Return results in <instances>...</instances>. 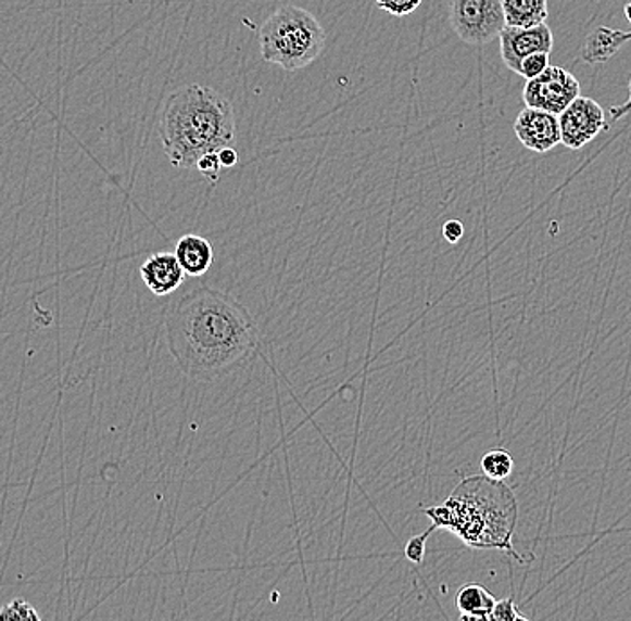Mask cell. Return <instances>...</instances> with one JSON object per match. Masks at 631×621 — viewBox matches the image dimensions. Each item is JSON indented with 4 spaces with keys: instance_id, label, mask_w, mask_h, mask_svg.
<instances>
[{
    "instance_id": "1",
    "label": "cell",
    "mask_w": 631,
    "mask_h": 621,
    "mask_svg": "<svg viewBox=\"0 0 631 621\" xmlns=\"http://www.w3.org/2000/svg\"><path fill=\"white\" fill-rule=\"evenodd\" d=\"M171 357L195 382H216L247 367L261 352L257 322L228 292L198 287L165 317Z\"/></svg>"
},
{
    "instance_id": "2",
    "label": "cell",
    "mask_w": 631,
    "mask_h": 621,
    "mask_svg": "<svg viewBox=\"0 0 631 621\" xmlns=\"http://www.w3.org/2000/svg\"><path fill=\"white\" fill-rule=\"evenodd\" d=\"M437 529H445L474 550H501L522 562L514 550L519 505L504 480L467 477L442 505L424 509Z\"/></svg>"
},
{
    "instance_id": "3",
    "label": "cell",
    "mask_w": 631,
    "mask_h": 621,
    "mask_svg": "<svg viewBox=\"0 0 631 621\" xmlns=\"http://www.w3.org/2000/svg\"><path fill=\"white\" fill-rule=\"evenodd\" d=\"M159 131L171 165L195 168L205 154L236 140L234 107L214 88L189 85L165 101Z\"/></svg>"
},
{
    "instance_id": "4",
    "label": "cell",
    "mask_w": 631,
    "mask_h": 621,
    "mask_svg": "<svg viewBox=\"0 0 631 621\" xmlns=\"http://www.w3.org/2000/svg\"><path fill=\"white\" fill-rule=\"evenodd\" d=\"M258 43L264 62L296 72L321 56L327 35L311 11L288 4L262 24Z\"/></svg>"
},
{
    "instance_id": "5",
    "label": "cell",
    "mask_w": 631,
    "mask_h": 621,
    "mask_svg": "<svg viewBox=\"0 0 631 621\" xmlns=\"http://www.w3.org/2000/svg\"><path fill=\"white\" fill-rule=\"evenodd\" d=\"M449 22L457 38L474 47L487 46L506 27L501 0H449Z\"/></svg>"
},
{
    "instance_id": "6",
    "label": "cell",
    "mask_w": 631,
    "mask_h": 621,
    "mask_svg": "<svg viewBox=\"0 0 631 621\" xmlns=\"http://www.w3.org/2000/svg\"><path fill=\"white\" fill-rule=\"evenodd\" d=\"M581 85L569 71L561 66L550 65L540 76L526 81L522 99L526 106L539 107L544 112L559 113L580 98Z\"/></svg>"
},
{
    "instance_id": "7",
    "label": "cell",
    "mask_w": 631,
    "mask_h": 621,
    "mask_svg": "<svg viewBox=\"0 0 631 621\" xmlns=\"http://www.w3.org/2000/svg\"><path fill=\"white\" fill-rule=\"evenodd\" d=\"M559 131L561 143L572 151H580L591 143L601 131L608 129L605 110L600 102L591 98H576L559 113Z\"/></svg>"
},
{
    "instance_id": "8",
    "label": "cell",
    "mask_w": 631,
    "mask_h": 621,
    "mask_svg": "<svg viewBox=\"0 0 631 621\" xmlns=\"http://www.w3.org/2000/svg\"><path fill=\"white\" fill-rule=\"evenodd\" d=\"M501 58L509 71L519 74L523 58L537 52H550L555 47V36L547 24L531 27H504L501 35Z\"/></svg>"
},
{
    "instance_id": "9",
    "label": "cell",
    "mask_w": 631,
    "mask_h": 621,
    "mask_svg": "<svg viewBox=\"0 0 631 621\" xmlns=\"http://www.w3.org/2000/svg\"><path fill=\"white\" fill-rule=\"evenodd\" d=\"M514 131L523 148L533 153H550L561 143L558 115L539 107H523L515 121Z\"/></svg>"
},
{
    "instance_id": "10",
    "label": "cell",
    "mask_w": 631,
    "mask_h": 621,
    "mask_svg": "<svg viewBox=\"0 0 631 621\" xmlns=\"http://www.w3.org/2000/svg\"><path fill=\"white\" fill-rule=\"evenodd\" d=\"M139 273L149 292H153L159 297L178 291L184 286L187 276L175 253H167V251L148 256V261L140 265Z\"/></svg>"
},
{
    "instance_id": "11",
    "label": "cell",
    "mask_w": 631,
    "mask_h": 621,
    "mask_svg": "<svg viewBox=\"0 0 631 621\" xmlns=\"http://www.w3.org/2000/svg\"><path fill=\"white\" fill-rule=\"evenodd\" d=\"M631 41V31H619L611 27H595L586 35L581 46V60L585 63H605L621 51L622 46Z\"/></svg>"
},
{
    "instance_id": "12",
    "label": "cell",
    "mask_w": 631,
    "mask_h": 621,
    "mask_svg": "<svg viewBox=\"0 0 631 621\" xmlns=\"http://www.w3.org/2000/svg\"><path fill=\"white\" fill-rule=\"evenodd\" d=\"M175 255L180 262L181 269L186 270L187 276L198 278L205 275L214 264V248L211 240H206L201 235H184L176 242Z\"/></svg>"
},
{
    "instance_id": "13",
    "label": "cell",
    "mask_w": 631,
    "mask_h": 621,
    "mask_svg": "<svg viewBox=\"0 0 631 621\" xmlns=\"http://www.w3.org/2000/svg\"><path fill=\"white\" fill-rule=\"evenodd\" d=\"M495 601V596L479 584H467L456 595V607L462 620L490 621Z\"/></svg>"
},
{
    "instance_id": "14",
    "label": "cell",
    "mask_w": 631,
    "mask_h": 621,
    "mask_svg": "<svg viewBox=\"0 0 631 621\" xmlns=\"http://www.w3.org/2000/svg\"><path fill=\"white\" fill-rule=\"evenodd\" d=\"M501 2L506 16V26H539L550 16L547 0H501Z\"/></svg>"
},
{
    "instance_id": "15",
    "label": "cell",
    "mask_w": 631,
    "mask_h": 621,
    "mask_svg": "<svg viewBox=\"0 0 631 621\" xmlns=\"http://www.w3.org/2000/svg\"><path fill=\"white\" fill-rule=\"evenodd\" d=\"M514 457L506 449H492L481 458L483 474L493 480H506L514 473Z\"/></svg>"
},
{
    "instance_id": "16",
    "label": "cell",
    "mask_w": 631,
    "mask_h": 621,
    "mask_svg": "<svg viewBox=\"0 0 631 621\" xmlns=\"http://www.w3.org/2000/svg\"><path fill=\"white\" fill-rule=\"evenodd\" d=\"M0 621H40V614L29 601L16 598L0 609Z\"/></svg>"
},
{
    "instance_id": "17",
    "label": "cell",
    "mask_w": 631,
    "mask_h": 621,
    "mask_svg": "<svg viewBox=\"0 0 631 621\" xmlns=\"http://www.w3.org/2000/svg\"><path fill=\"white\" fill-rule=\"evenodd\" d=\"M550 65V52H537V54L523 58L522 63H520L519 76L526 77V81H528V79L540 76Z\"/></svg>"
},
{
    "instance_id": "18",
    "label": "cell",
    "mask_w": 631,
    "mask_h": 621,
    "mask_svg": "<svg viewBox=\"0 0 631 621\" xmlns=\"http://www.w3.org/2000/svg\"><path fill=\"white\" fill-rule=\"evenodd\" d=\"M438 530L434 524H431L426 532H421L420 535H416V537H411L407 541L406 548H404V554H406V559L411 560L413 565H421L424 562V556H426V543L429 540V535Z\"/></svg>"
},
{
    "instance_id": "19",
    "label": "cell",
    "mask_w": 631,
    "mask_h": 621,
    "mask_svg": "<svg viewBox=\"0 0 631 621\" xmlns=\"http://www.w3.org/2000/svg\"><path fill=\"white\" fill-rule=\"evenodd\" d=\"M424 0H375L379 10L393 16H407L420 8Z\"/></svg>"
},
{
    "instance_id": "20",
    "label": "cell",
    "mask_w": 631,
    "mask_h": 621,
    "mask_svg": "<svg viewBox=\"0 0 631 621\" xmlns=\"http://www.w3.org/2000/svg\"><path fill=\"white\" fill-rule=\"evenodd\" d=\"M528 618L520 614L519 609L515 606L514 596L495 601L490 621H526Z\"/></svg>"
},
{
    "instance_id": "21",
    "label": "cell",
    "mask_w": 631,
    "mask_h": 621,
    "mask_svg": "<svg viewBox=\"0 0 631 621\" xmlns=\"http://www.w3.org/2000/svg\"><path fill=\"white\" fill-rule=\"evenodd\" d=\"M195 168L200 170L206 179H211V181H217L219 178V173H222V162H219V156L217 153H209L203 156V159L198 162Z\"/></svg>"
},
{
    "instance_id": "22",
    "label": "cell",
    "mask_w": 631,
    "mask_h": 621,
    "mask_svg": "<svg viewBox=\"0 0 631 621\" xmlns=\"http://www.w3.org/2000/svg\"><path fill=\"white\" fill-rule=\"evenodd\" d=\"M442 233L443 239L449 244H457L463 239V235H465V226L462 225V220H446L445 225H443Z\"/></svg>"
},
{
    "instance_id": "23",
    "label": "cell",
    "mask_w": 631,
    "mask_h": 621,
    "mask_svg": "<svg viewBox=\"0 0 631 621\" xmlns=\"http://www.w3.org/2000/svg\"><path fill=\"white\" fill-rule=\"evenodd\" d=\"M217 156H219V162H222L223 168L236 167L237 162H239L236 149L231 148V145L223 148L222 151H217Z\"/></svg>"
},
{
    "instance_id": "24",
    "label": "cell",
    "mask_w": 631,
    "mask_h": 621,
    "mask_svg": "<svg viewBox=\"0 0 631 621\" xmlns=\"http://www.w3.org/2000/svg\"><path fill=\"white\" fill-rule=\"evenodd\" d=\"M630 112H631V77H630V99H628V101L624 102V104H621V106L611 107L610 110L611 121H619V118L624 117V115H627V113Z\"/></svg>"
},
{
    "instance_id": "25",
    "label": "cell",
    "mask_w": 631,
    "mask_h": 621,
    "mask_svg": "<svg viewBox=\"0 0 631 621\" xmlns=\"http://www.w3.org/2000/svg\"><path fill=\"white\" fill-rule=\"evenodd\" d=\"M624 15H627L628 22L631 24V2L624 5Z\"/></svg>"
}]
</instances>
